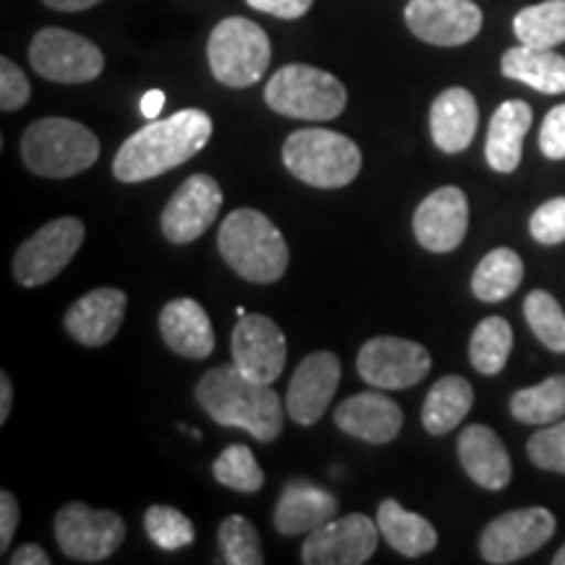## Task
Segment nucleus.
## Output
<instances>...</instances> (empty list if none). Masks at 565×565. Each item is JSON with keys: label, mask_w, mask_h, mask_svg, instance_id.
Segmentation results:
<instances>
[{"label": "nucleus", "mask_w": 565, "mask_h": 565, "mask_svg": "<svg viewBox=\"0 0 565 565\" xmlns=\"http://www.w3.org/2000/svg\"><path fill=\"white\" fill-rule=\"evenodd\" d=\"M212 137V118L200 108H186L168 118H154L131 134L113 158V175L124 183H141L173 171L204 150Z\"/></svg>", "instance_id": "obj_1"}, {"label": "nucleus", "mask_w": 565, "mask_h": 565, "mask_svg": "<svg viewBox=\"0 0 565 565\" xmlns=\"http://www.w3.org/2000/svg\"><path fill=\"white\" fill-rule=\"evenodd\" d=\"M196 401L221 427H236L254 440L273 443L282 433V404L270 385L254 383L236 364L215 366L196 383Z\"/></svg>", "instance_id": "obj_2"}, {"label": "nucleus", "mask_w": 565, "mask_h": 565, "mask_svg": "<svg viewBox=\"0 0 565 565\" xmlns=\"http://www.w3.org/2000/svg\"><path fill=\"white\" fill-rule=\"evenodd\" d=\"M217 249L238 278L270 286L288 270V244L270 217L257 210H233L221 223Z\"/></svg>", "instance_id": "obj_3"}, {"label": "nucleus", "mask_w": 565, "mask_h": 565, "mask_svg": "<svg viewBox=\"0 0 565 565\" xmlns=\"http://www.w3.org/2000/svg\"><path fill=\"white\" fill-rule=\"evenodd\" d=\"M100 158V141L71 118H40L21 137V160L42 179H71Z\"/></svg>", "instance_id": "obj_4"}, {"label": "nucleus", "mask_w": 565, "mask_h": 565, "mask_svg": "<svg viewBox=\"0 0 565 565\" xmlns=\"http://www.w3.org/2000/svg\"><path fill=\"white\" fill-rule=\"evenodd\" d=\"M282 166L309 186L343 189L362 171V150L338 131L301 129L282 145Z\"/></svg>", "instance_id": "obj_5"}, {"label": "nucleus", "mask_w": 565, "mask_h": 565, "mask_svg": "<svg viewBox=\"0 0 565 565\" xmlns=\"http://www.w3.org/2000/svg\"><path fill=\"white\" fill-rule=\"evenodd\" d=\"M265 103L286 118L333 121L345 110L349 92L328 71L307 63H288L267 82Z\"/></svg>", "instance_id": "obj_6"}, {"label": "nucleus", "mask_w": 565, "mask_h": 565, "mask_svg": "<svg viewBox=\"0 0 565 565\" xmlns=\"http://www.w3.org/2000/svg\"><path fill=\"white\" fill-rule=\"evenodd\" d=\"M270 38L252 19H223L210 34L207 58L212 76L225 87L244 89L263 79L270 66Z\"/></svg>", "instance_id": "obj_7"}, {"label": "nucleus", "mask_w": 565, "mask_h": 565, "mask_svg": "<svg viewBox=\"0 0 565 565\" xmlns=\"http://www.w3.org/2000/svg\"><path fill=\"white\" fill-rule=\"evenodd\" d=\"M30 63L42 79L58 84L95 82L105 68L103 51L95 42L58 26H45L34 34Z\"/></svg>", "instance_id": "obj_8"}, {"label": "nucleus", "mask_w": 565, "mask_h": 565, "mask_svg": "<svg viewBox=\"0 0 565 565\" xmlns=\"http://www.w3.org/2000/svg\"><path fill=\"white\" fill-rule=\"evenodd\" d=\"M84 242V223L79 217H58L32 233L13 254V278L21 286H45L66 270Z\"/></svg>", "instance_id": "obj_9"}, {"label": "nucleus", "mask_w": 565, "mask_h": 565, "mask_svg": "<svg viewBox=\"0 0 565 565\" xmlns=\"http://www.w3.org/2000/svg\"><path fill=\"white\" fill-rule=\"evenodd\" d=\"M124 536V519L116 511L68 503L55 513V540L71 561L100 563L121 547Z\"/></svg>", "instance_id": "obj_10"}, {"label": "nucleus", "mask_w": 565, "mask_h": 565, "mask_svg": "<svg viewBox=\"0 0 565 565\" xmlns=\"http://www.w3.org/2000/svg\"><path fill=\"white\" fill-rule=\"evenodd\" d=\"M356 370L366 385L380 391H406L427 377L433 370V356L416 341L380 335L362 345Z\"/></svg>", "instance_id": "obj_11"}, {"label": "nucleus", "mask_w": 565, "mask_h": 565, "mask_svg": "<svg viewBox=\"0 0 565 565\" xmlns=\"http://www.w3.org/2000/svg\"><path fill=\"white\" fill-rule=\"evenodd\" d=\"M555 534V515L547 508H521L508 511L484 526L479 536V553L487 563L508 565L524 561Z\"/></svg>", "instance_id": "obj_12"}, {"label": "nucleus", "mask_w": 565, "mask_h": 565, "mask_svg": "<svg viewBox=\"0 0 565 565\" xmlns=\"http://www.w3.org/2000/svg\"><path fill=\"white\" fill-rule=\"evenodd\" d=\"M380 526L364 513H349L307 534L301 563L307 565H362L377 550Z\"/></svg>", "instance_id": "obj_13"}, {"label": "nucleus", "mask_w": 565, "mask_h": 565, "mask_svg": "<svg viewBox=\"0 0 565 565\" xmlns=\"http://www.w3.org/2000/svg\"><path fill=\"white\" fill-rule=\"evenodd\" d=\"M223 192L217 183L207 173L189 175L181 183L179 192L171 196L160 215L162 236L171 244H192L210 228L212 223L221 215Z\"/></svg>", "instance_id": "obj_14"}, {"label": "nucleus", "mask_w": 565, "mask_h": 565, "mask_svg": "<svg viewBox=\"0 0 565 565\" xmlns=\"http://www.w3.org/2000/svg\"><path fill=\"white\" fill-rule=\"evenodd\" d=\"M404 19L416 38L437 47L466 45L482 32V9L471 0H412Z\"/></svg>", "instance_id": "obj_15"}, {"label": "nucleus", "mask_w": 565, "mask_h": 565, "mask_svg": "<svg viewBox=\"0 0 565 565\" xmlns=\"http://www.w3.org/2000/svg\"><path fill=\"white\" fill-rule=\"evenodd\" d=\"M233 364L254 383L273 385L286 366V335L265 315H244L231 338Z\"/></svg>", "instance_id": "obj_16"}, {"label": "nucleus", "mask_w": 565, "mask_h": 565, "mask_svg": "<svg viewBox=\"0 0 565 565\" xmlns=\"http://www.w3.org/2000/svg\"><path fill=\"white\" fill-rule=\"evenodd\" d=\"M341 383V359L333 351H315L296 366L288 385V416L301 427H312L322 419Z\"/></svg>", "instance_id": "obj_17"}, {"label": "nucleus", "mask_w": 565, "mask_h": 565, "mask_svg": "<svg viewBox=\"0 0 565 565\" xmlns=\"http://www.w3.org/2000/svg\"><path fill=\"white\" fill-rule=\"evenodd\" d=\"M469 231V202L458 186H443L414 212V236L427 252L448 254Z\"/></svg>", "instance_id": "obj_18"}, {"label": "nucleus", "mask_w": 565, "mask_h": 565, "mask_svg": "<svg viewBox=\"0 0 565 565\" xmlns=\"http://www.w3.org/2000/svg\"><path fill=\"white\" fill-rule=\"evenodd\" d=\"M126 303H129V299L118 288H95V291L84 294L79 301L68 307L66 317H63L66 333L82 345L100 349L121 330Z\"/></svg>", "instance_id": "obj_19"}, {"label": "nucleus", "mask_w": 565, "mask_h": 565, "mask_svg": "<svg viewBox=\"0 0 565 565\" xmlns=\"http://www.w3.org/2000/svg\"><path fill=\"white\" fill-rule=\"evenodd\" d=\"M335 424L345 435L372 445H387L404 427V412L385 393L364 391L335 408Z\"/></svg>", "instance_id": "obj_20"}, {"label": "nucleus", "mask_w": 565, "mask_h": 565, "mask_svg": "<svg viewBox=\"0 0 565 565\" xmlns=\"http://www.w3.org/2000/svg\"><path fill=\"white\" fill-rule=\"evenodd\" d=\"M338 513V498L324 487H317L309 479H291L282 487L278 503H275L273 524L282 536L312 534L333 521Z\"/></svg>", "instance_id": "obj_21"}, {"label": "nucleus", "mask_w": 565, "mask_h": 565, "mask_svg": "<svg viewBox=\"0 0 565 565\" xmlns=\"http://www.w3.org/2000/svg\"><path fill=\"white\" fill-rule=\"evenodd\" d=\"M458 461L463 471L484 490H503L511 482L513 466L503 440L484 424H471L458 435Z\"/></svg>", "instance_id": "obj_22"}, {"label": "nucleus", "mask_w": 565, "mask_h": 565, "mask_svg": "<svg viewBox=\"0 0 565 565\" xmlns=\"http://www.w3.org/2000/svg\"><path fill=\"white\" fill-rule=\"evenodd\" d=\"M158 324L168 349L183 359H207L215 351V330L202 303L194 299L168 301Z\"/></svg>", "instance_id": "obj_23"}, {"label": "nucleus", "mask_w": 565, "mask_h": 565, "mask_svg": "<svg viewBox=\"0 0 565 565\" xmlns=\"http://www.w3.org/2000/svg\"><path fill=\"white\" fill-rule=\"evenodd\" d=\"M479 108L475 95L463 87H450L437 95L429 110V131L443 152L458 154L477 137Z\"/></svg>", "instance_id": "obj_24"}, {"label": "nucleus", "mask_w": 565, "mask_h": 565, "mask_svg": "<svg viewBox=\"0 0 565 565\" xmlns=\"http://www.w3.org/2000/svg\"><path fill=\"white\" fill-rule=\"evenodd\" d=\"M532 126V108L524 100H505L492 113L484 154L492 171L513 173L524 152V137Z\"/></svg>", "instance_id": "obj_25"}, {"label": "nucleus", "mask_w": 565, "mask_h": 565, "mask_svg": "<svg viewBox=\"0 0 565 565\" xmlns=\"http://www.w3.org/2000/svg\"><path fill=\"white\" fill-rule=\"evenodd\" d=\"M500 68L508 79L524 82L542 95H561L565 92V58L553 47L519 45L511 47L500 61Z\"/></svg>", "instance_id": "obj_26"}, {"label": "nucleus", "mask_w": 565, "mask_h": 565, "mask_svg": "<svg viewBox=\"0 0 565 565\" xmlns=\"http://www.w3.org/2000/svg\"><path fill=\"white\" fill-rule=\"evenodd\" d=\"M475 406V387L469 380L448 374L429 387L422 408V424L429 435H448Z\"/></svg>", "instance_id": "obj_27"}, {"label": "nucleus", "mask_w": 565, "mask_h": 565, "mask_svg": "<svg viewBox=\"0 0 565 565\" xmlns=\"http://www.w3.org/2000/svg\"><path fill=\"white\" fill-rule=\"evenodd\" d=\"M377 526H380V534L387 540V545H391L395 553L406 557L427 555L429 550H435L437 545L435 526L429 524L427 519H422L419 513H412L406 511V508H401L398 500L393 498H387L380 503Z\"/></svg>", "instance_id": "obj_28"}, {"label": "nucleus", "mask_w": 565, "mask_h": 565, "mask_svg": "<svg viewBox=\"0 0 565 565\" xmlns=\"http://www.w3.org/2000/svg\"><path fill=\"white\" fill-rule=\"evenodd\" d=\"M524 280V263L513 249L500 246L492 249L482 263L477 265L475 278H471V291L479 301L498 303L515 294V288Z\"/></svg>", "instance_id": "obj_29"}, {"label": "nucleus", "mask_w": 565, "mask_h": 565, "mask_svg": "<svg viewBox=\"0 0 565 565\" xmlns=\"http://www.w3.org/2000/svg\"><path fill=\"white\" fill-rule=\"evenodd\" d=\"M513 32L521 45L557 47L565 42V0H545L519 11L513 19Z\"/></svg>", "instance_id": "obj_30"}, {"label": "nucleus", "mask_w": 565, "mask_h": 565, "mask_svg": "<svg viewBox=\"0 0 565 565\" xmlns=\"http://www.w3.org/2000/svg\"><path fill=\"white\" fill-rule=\"evenodd\" d=\"M511 414L524 424H553L565 419V374L524 387L511 398Z\"/></svg>", "instance_id": "obj_31"}, {"label": "nucleus", "mask_w": 565, "mask_h": 565, "mask_svg": "<svg viewBox=\"0 0 565 565\" xmlns=\"http://www.w3.org/2000/svg\"><path fill=\"white\" fill-rule=\"evenodd\" d=\"M513 349V330L503 317H487L477 324L469 341L471 366L479 374H498L503 372Z\"/></svg>", "instance_id": "obj_32"}, {"label": "nucleus", "mask_w": 565, "mask_h": 565, "mask_svg": "<svg viewBox=\"0 0 565 565\" xmlns=\"http://www.w3.org/2000/svg\"><path fill=\"white\" fill-rule=\"evenodd\" d=\"M212 477L228 490L252 494L265 484V471L246 445H228L212 463Z\"/></svg>", "instance_id": "obj_33"}, {"label": "nucleus", "mask_w": 565, "mask_h": 565, "mask_svg": "<svg viewBox=\"0 0 565 565\" xmlns=\"http://www.w3.org/2000/svg\"><path fill=\"white\" fill-rule=\"evenodd\" d=\"M524 317L532 333L550 351L565 353V312L553 294L532 291L524 301Z\"/></svg>", "instance_id": "obj_34"}, {"label": "nucleus", "mask_w": 565, "mask_h": 565, "mask_svg": "<svg viewBox=\"0 0 565 565\" xmlns=\"http://www.w3.org/2000/svg\"><path fill=\"white\" fill-rule=\"evenodd\" d=\"M145 532L152 545L166 550V553H175V550L189 547L194 542V524L179 508L171 505L147 508Z\"/></svg>", "instance_id": "obj_35"}, {"label": "nucleus", "mask_w": 565, "mask_h": 565, "mask_svg": "<svg viewBox=\"0 0 565 565\" xmlns=\"http://www.w3.org/2000/svg\"><path fill=\"white\" fill-rule=\"evenodd\" d=\"M217 542H221L223 557L228 565H263V542H259L257 529L244 515H228L217 529Z\"/></svg>", "instance_id": "obj_36"}, {"label": "nucleus", "mask_w": 565, "mask_h": 565, "mask_svg": "<svg viewBox=\"0 0 565 565\" xmlns=\"http://www.w3.org/2000/svg\"><path fill=\"white\" fill-rule=\"evenodd\" d=\"M526 454L536 469L565 475V419L553 422L547 429L534 433L526 445Z\"/></svg>", "instance_id": "obj_37"}, {"label": "nucleus", "mask_w": 565, "mask_h": 565, "mask_svg": "<svg viewBox=\"0 0 565 565\" xmlns=\"http://www.w3.org/2000/svg\"><path fill=\"white\" fill-rule=\"evenodd\" d=\"M534 242L540 244H563L565 242V196H555L534 210L532 221H529Z\"/></svg>", "instance_id": "obj_38"}, {"label": "nucleus", "mask_w": 565, "mask_h": 565, "mask_svg": "<svg viewBox=\"0 0 565 565\" xmlns=\"http://www.w3.org/2000/svg\"><path fill=\"white\" fill-rule=\"evenodd\" d=\"M32 97V87L26 74L11 58H0V108L3 113H13L24 108Z\"/></svg>", "instance_id": "obj_39"}, {"label": "nucleus", "mask_w": 565, "mask_h": 565, "mask_svg": "<svg viewBox=\"0 0 565 565\" xmlns=\"http://www.w3.org/2000/svg\"><path fill=\"white\" fill-rule=\"evenodd\" d=\"M540 150L550 160H565V105H557L542 121Z\"/></svg>", "instance_id": "obj_40"}, {"label": "nucleus", "mask_w": 565, "mask_h": 565, "mask_svg": "<svg viewBox=\"0 0 565 565\" xmlns=\"http://www.w3.org/2000/svg\"><path fill=\"white\" fill-rule=\"evenodd\" d=\"M252 9L270 13L278 19H301L303 13L312 9L315 0H246Z\"/></svg>", "instance_id": "obj_41"}, {"label": "nucleus", "mask_w": 565, "mask_h": 565, "mask_svg": "<svg viewBox=\"0 0 565 565\" xmlns=\"http://www.w3.org/2000/svg\"><path fill=\"white\" fill-rule=\"evenodd\" d=\"M19 526V503L9 490L0 492V550L9 553L13 532Z\"/></svg>", "instance_id": "obj_42"}, {"label": "nucleus", "mask_w": 565, "mask_h": 565, "mask_svg": "<svg viewBox=\"0 0 565 565\" xmlns=\"http://www.w3.org/2000/svg\"><path fill=\"white\" fill-rule=\"evenodd\" d=\"M11 565H51V555L40 545H21L11 553Z\"/></svg>", "instance_id": "obj_43"}, {"label": "nucleus", "mask_w": 565, "mask_h": 565, "mask_svg": "<svg viewBox=\"0 0 565 565\" xmlns=\"http://www.w3.org/2000/svg\"><path fill=\"white\" fill-rule=\"evenodd\" d=\"M162 105H166V95H162L160 89H150L145 97H141V103H139L141 116L154 121V118H158L162 113Z\"/></svg>", "instance_id": "obj_44"}, {"label": "nucleus", "mask_w": 565, "mask_h": 565, "mask_svg": "<svg viewBox=\"0 0 565 565\" xmlns=\"http://www.w3.org/2000/svg\"><path fill=\"white\" fill-rule=\"evenodd\" d=\"M11 404H13V387H11V377L9 374H0V424L9 422L11 414Z\"/></svg>", "instance_id": "obj_45"}, {"label": "nucleus", "mask_w": 565, "mask_h": 565, "mask_svg": "<svg viewBox=\"0 0 565 565\" xmlns=\"http://www.w3.org/2000/svg\"><path fill=\"white\" fill-rule=\"evenodd\" d=\"M42 3L53 11L74 13V11H87V9H92V6L100 3V0H42Z\"/></svg>", "instance_id": "obj_46"}, {"label": "nucleus", "mask_w": 565, "mask_h": 565, "mask_svg": "<svg viewBox=\"0 0 565 565\" xmlns=\"http://www.w3.org/2000/svg\"><path fill=\"white\" fill-rule=\"evenodd\" d=\"M553 563H555V565H565V545H563L561 550H557V555L553 557Z\"/></svg>", "instance_id": "obj_47"}]
</instances>
